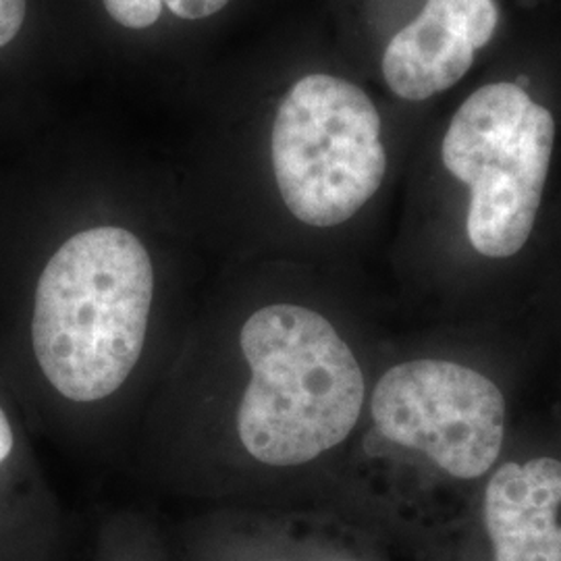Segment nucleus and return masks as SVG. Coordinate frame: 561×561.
<instances>
[{
  "label": "nucleus",
  "instance_id": "39448f33",
  "mask_svg": "<svg viewBox=\"0 0 561 561\" xmlns=\"http://www.w3.org/2000/svg\"><path fill=\"white\" fill-rule=\"evenodd\" d=\"M366 408L377 437L419 451L454 479H481L502 454V389L466 364L398 362L373 385Z\"/></svg>",
  "mask_w": 561,
  "mask_h": 561
},
{
  "label": "nucleus",
  "instance_id": "1a4fd4ad",
  "mask_svg": "<svg viewBox=\"0 0 561 561\" xmlns=\"http://www.w3.org/2000/svg\"><path fill=\"white\" fill-rule=\"evenodd\" d=\"M92 561H178V556L154 522L121 514L102 524Z\"/></svg>",
  "mask_w": 561,
  "mask_h": 561
},
{
  "label": "nucleus",
  "instance_id": "9b49d317",
  "mask_svg": "<svg viewBox=\"0 0 561 561\" xmlns=\"http://www.w3.org/2000/svg\"><path fill=\"white\" fill-rule=\"evenodd\" d=\"M27 11V0H0V48L18 38Z\"/></svg>",
  "mask_w": 561,
  "mask_h": 561
},
{
  "label": "nucleus",
  "instance_id": "f03ea898",
  "mask_svg": "<svg viewBox=\"0 0 561 561\" xmlns=\"http://www.w3.org/2000/svg\"><path fill=\"white\" fill-rule=\"evenodd\" d=\"M167 298L150 248L129 227L71 233L42 266L30 340L60 400L108 412L140 387L159 354Z\"/></svg>",
  "mask_w": 561,
  "mask_h": 561
},
{
  "label": "nucleus",
  "instance_id": "423d86ee",
  "mask_svg": "<svg viewBox=\"0 0 561 561\" xmlns=\"http://www.w3.org/2000/svg\"><path fill=\"white\" fill-rule=\"evenodd\" d=\"M495 0H426L382 55V78L403 101H426L468 73L497 30Z\"/></svg>",
  "mask_w": 561,
  "mask_h": 561
},
{
  "label": "nucleus",
  "instance_id": "7ed1b4c3",
  "mask_svg": "<svg viewBox=\"0 0 561 561\" xmlns=\"http://www.w3.org/2000/svg\"><path fill=\"white\" fill-rule=\"evenodd\" d=\"M375 102L352 81L312 73L280 99L271 127V171L285 210L312 229L354 219L387 175Z\"/></svg>",
  "mask_w": 561,
  "mask_h": 561
},
{
  "label": "nucleus",
  "instance_id": "6e6552de",
  "mask_svg": "<svg viewBox=\"0 0 561 561\" xmlns=\"http://www.w3.org/2000/svg\"><path fill=\"white\" fill-rule=\"evenodd\" d=\"M173 549L178 561H364L304 549L287 516L266 505H210L181 526Z\"/></svg>",
  "mask_w": 561,
  "mask_h": 561
},
{
  "label": "nucleus",
  "instance_id": "20e7f679",
  "mask_svg": "<svg viewBox=\"0 0 561 561\" xmlns=\"http://www.w3.org/2000/svg\"><path fill=\"white\" fill-rule=\"evenodd\" d=\"M553 144V115L512 81L477 90L449 123L443 164L470 187L466 231L482 256L512 259L526 245Z\"/></svg>",
  "mask_w": 561,
  "mask_h": 561
},
{
  "label": "nucleus",
  "instance_id": "f257e3e1",
  "mask_svg": "<svg viewBox=\"0 0 561 561\" xmlns=\"http://www.w3.org/2000/svg\"><path fill=\"white\" fill-rule=\"evenodd\" d=\"M175 449L196 468L178 493L210 505H271L283 474L340 449L368 382L337 324L294 298H221L185 337L167 381Z\"/></svg>",
  "mask_w": 561,
  "mask_h": 561
},
{
  "label": "nucleus",
  "instance_id": "9d476101",
  "mask_svg": "<svg viewBox=\"0 0 561 561\" xmlns=\"http://www.w3.org/2000/svg\"><path fill=\"white\" fill-rule=\"evenodd\" d=\"M102 4L117 25L141 32L159 23L164 9L178 20L201 21L217 15L229 0H102Z\"/></svg>",
  "mask_w": 561,
  "mask_h": 561
},
{
  "label": "nucleus",
  "instance_id": "0eeeda50",
  "mask_svg": "<svg viewBox=\"0 0 561 561\" xmlns=\"http://www.w3.org/2000/svg\"><path fill=\"white\" fill-rule=\"evenodd\" d=\"M482 520L493 561H561V461L500 466L484 489Z\"/></svg>",
  "mask_w": 561,
  "mask_h": 561
},
{
  "label": "nucleus",
  "instance_id": "f8f14e48",
  "mask_svg": "<svg viewBox=\"0 0 561 561\" xmlns=\"http://www.w3.org/2000/svg\"><path fill=\"white\" fill-rule=\"evenodd\" d=\"M13 449H15V433L4 408L0 405V466L11 458Z\"/></svg>",
  "mask_w": 561,
  "mask_h": 561
}]
</instances>
